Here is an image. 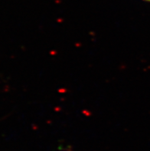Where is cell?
Returning a JSON list of instances; mask_svg holds the SVG:
<instances>
[{
    "label": "cell",
    "instance_id": "6da1fadb",
    "mask_svg": "<svg viewBox=\"0 0 150 151\" xmlns=\"http://www.w3.org/2000/svg\"><path fill=\"white\" fill-rule=\"evenodd\" d=\"M144 1H146V2H150V0H144Z\"/></svg>",
    "mask_w": 150,
    "mask_h": 151
}]
</instances>
